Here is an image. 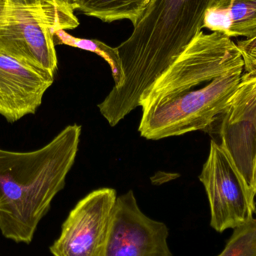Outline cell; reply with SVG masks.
I'll list each match as a JSON object with an SVG mask.
<instances>
[{"instance_id":"15","label":"cell","mask_w":256,"mask_h":256,"mask_svg":"<svg viewBox=\"0 0 256 256\" xmlns=\"http://www.w3.org/2000/svg\"><path fill=\"white\" fill-rule=\"evenodd\" d=\"M64 1L68 2L69 3H74L76 0H64Z\"/></svg>"},{"instance_id":"5","label":"cell","mask_w":256,"mask_h":256,"mask_svg":"<svg viewBox=\"0 0 256 256\" xmlns=\"http://www.w3.org/2000/svg\"><path fill=\"white\" fill-rule=\"evenodd\" d=\"M164 222L146 216L132 190L117 197L102 256H172Z\"/></svg>"},{"instance_id":"9","label":"cell","mask_w":256,"mask_h":256,"mask_svg":"<svg viewBox=\"0 0 256 256\" xmlns=\"http://www.w3.org/2000/svg\"><path fill=\"white\" fill-rule=\"evenodd\" d=\"M228 38H256V0H218L204 14L202 28Z\"/></svg>"},{"instance_id":"4","label":"cell","mask_w":256,"mask_h":256,"mask_svg":"<svg viewBox=\"0 0 256 256\" xmlns=\"http://www.w3.org/2000/svg\"><path fill=\"white\" fill-rule=\"evenodd\" d=\"M198 178L208 198L214 230L222 233L254 218L256 194L228 150L214 140L210 142L208 158Z\"/></svg>"},{"instance_id":"3","label":"cell","mask_w":256,"mask_h":256,"mask_svg":"<svg viewBox=\"0 0 256 256\" xmlns=\"http://www.w3.org/2000/svg\"><path fill=\"white\" fill-rule=\"evenodd\" d=\"M74 3L64 0H7L0 21V52L54 76L55 34L79 26Z\"/></svg>"},{"instance_id":"14","label":"cell","mask_w":256,"mask_h":256,"mask_svg":"<svg viewBox=\"0 0 256 256\" xmlns=\"http://www.w3.org/2000/svg\"><path fill=\"white\" fill-rule=\"evenodd\" d=\"M6 2L7 0H0V21L2 19L4 15V10H6Z\"/></svg>"},{"instance_id":"11","label":"cell","mask_w":256,"mask_h":256,"mask_svg":"<svg viewBox=\"0 0 256 256\" xmlns=\"http://www.w3.org/2000/svg\"><path fill=\"white\" fill-rule=\"evenodd\" d=\"M54 42L56 45H68L72 48H79L97 54L104 58L110 67L112 76L115 81L114 87L120 86L122 84L124 76L116 48H112L98 39L74 37L68 34L66 30H60L57 32L54 37Z\"/></svg>"},{"instance_id":"13","label":"cell","mask_w":256,"mask_h":256,"mask_svg":"<svg viewBox=\"0 0 256 256\" xmlns=\"http://www.w3.org/2000/svg\"><path fill=\"white\" fill-rule=\"evenodd\" d=\"M236 44L244 62L246 72L256 70V38L239 40Z\"/></svg>"},{"instance_id":"6","label":"cell","mask_w":256,"mask_h":256,"mask_svg":"<svg viewBox=\"0 0 256 256\" xmlns=\"http://www.w3.org/2000/svg\"><path fill=\"white\" fill-rule=\"evenodd\" d=\"M116 191L102 188L78 202L50 248L54 256H102L106 243Z\"/></svg>"},{"instance_id":"2","label":"cell","mask_w":256,"mask_h":256,"mask_svg":"<svg viewBox=\"0 0 256 256\" xmlns=\"http://www.w3.org/2000/svg\"><path fill=\"white\" fill-rule=\"evenodd\" d=\"M218 0H152L116 48L124 80L120 96L136 103L202 30L206 10Z\"/></svg>"},{"instance_id":"1","label":"cell","mask_w":256,"mask_h":256,"mask_svg":"<svg viewBox=\"0 0 256 256\" xmlns=\"http://www.w3.org/2000/svg\"><path fill=\"white\" fill-rule=\"evenodd\" d=\"M81 126H67L50 142L30 152L0 149V232L16 243H31L54 197L74 164Z\"/></svg>"},{"instance_id":"8","label":"cell","mask_w":256,"mask_h":256,"mask_svg":"<svg viewBox=\"0 0 256 256\" xmlns=\"http://www.w3.org/2000/svg\"><path fill=\"white\" fill-rule=\"evenodd\" d=\"M54 76L0 52V115L13 123L36 114Z\"/></svg>"},{"instance_id":"7","label":"cell","mask_w":256,"mask_h":256,"mask_svg":"<svg viewBox=\"0 0 256 256\" xmlns=\"http://www.w3.org/2000/svg\"><path fill=\"white\" fill-rule=\"evenodd\" d=\"M220 118L221 144L256 194V70L242 74Z\"/></svg>"},{"instance_id":"10","label":"cell","mask_w":256,"mask_h":256,"mask_svg":"<svg viewBox=\"0 0 256 256\" xmlns=\"http://www.w3.org/2000/svg\"><path fill=\"white\" fill-rule=\"evenodd\" d=\"M152 0H76V10L105 22L128 20L132 25L140 19Z\"/></svg>"},{"instance_id":"12","label":"cell","mask_w":256,"mask_h":256,"mask_svg":"<svg viewBox=\"0 0 256 256\" xmlns=\"http://www.w3.org/2000/svg\"><path fill=\"white\" fill-rule=\"evenodd\" d=\"M216 256H256V218L234 228L225 249Z\"/></svg>"}]
</instances>
